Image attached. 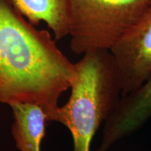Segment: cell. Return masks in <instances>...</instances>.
Returning <instances> with one entry per match:
<instances>
[{
    "instance_id": "1",
    "label": "cell",
    "mask_w": 151,
    "mask_h": 151,
    "mask_svg": "<svg viewBox=\"0 0 151 151\" xmlns=\"http://www.w3.org/2000/svg\"><path fill=\"white\" fill-rule=\"evenodd\" d=\"M75 76V65L48 31L36 29L9 0H0V102L36 104L52 121Z\"/></svg>"
},
{
    "instance_id": "2",
    "label": "cell",
    "mask_w": 151,
    "mask_h": 151,
    "mask_svg": "<svg viewBox=\"0 0 151 151\" xmlns=\"http://www.w3.org/2000/svg\"><path fill=\"white\" fill-rule=\"evenodd\" d=\"M74 65L76 76L70 97L55 111L52 121L60 122L71 132L73 151H90L96 132L122 97L121 87L108 50L87 52Z\"/></svg>"
},
{
    "instance_id": "3",
    "label": "cell",
    "mask_w": 151,
    "mask_h": 151,
    "mask_svg": "<svg viewBox=\"0 0 151 151\" xmlns=\"http://www.w3.org/2000/svg\"><path fill=\"white\" fill-rule=\"evenodd\" d=\"M151 6V0H69L73 53L109 50Z\"/></svg>"
},
{
    "instance_id": "4",
    "label": "cell",
    "mask_w": 151,
    "mask_h": 151,
    "mask_svg": "<svg viewBox=\"0 0 151 151\" xmlns=\"http://www.w3.org/2000/svg\"><path fill=\"white\" fill-rule=\"evenodd\" d=\"M109 51L124 97L137 90L151 74V6Z\"/></svg>"
},
{
    "instance_id": "5",
    "label": "cell",
    "mask_w": 151,
    "mask_h": 151,
    "mask_svg": "<svg viewBox=\"0 0 151 151\" xmlns=\"http://www.w3.org/2000/svg\"><path fill=\"white\" fill-rule=\"evenodd\" d=\"M151 118V74L135 91L121 97L104 122L97 151H108L115 143L139 129Z\"/></svg>"
},
{
    "instance_id": "6",
    "label": "cell",
    "mask_w": 151,
    "mask_h": 151,
    "mask_svg": "<svg viewBox=\"0 0 151 151\" xmlns=\"http://www.w3.org/2000/svg\"><path fill=\"white\" fill-rule=\"evenodd\" d=\"M13 6L30 23L37 26L46 22L55 40L69 35V0H9Z\"/></svg>"
},
{
    "instance_id": "7",
    "label": "cell",
    "mask_w": 151,
    "mask_h": 151,
    "mask_svg": "<svg viewBox=\"0 0 151 151\" xmlns=\"http://www.w3.org/2000/svg\"><path fill=\"white\" fill-rule=\"evenodd\" d=\"M10 106L14 113L12 134L17 148L20 151H41L48 122L44 109L32 103H15Z\"/></svg>"
}]
</instances>
